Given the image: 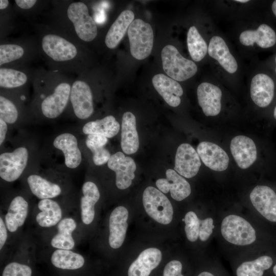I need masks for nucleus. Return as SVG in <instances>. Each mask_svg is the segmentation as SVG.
Instances as JSON below:
<instances>
[{
  "instance_id": "obj_30",
  "label": "nucleus",
  "mask_w": 276,
  "mask_h": 276,
  "mask_svg": "<svg viewBox=\"0 0 276 276\" xmlns=\"http://www.w3.org/2000/svg\"><path fill=\"white\" fill-rule=\"evenodd\" d=\"M77 227V223L71 217H65L57 224V233L51 240V246L55 248L72 250L75 245L73 233Z\"/></svg>"
},
{
  "instance_id": "obj_40",
  "label": "nucleus",
  "mask_w": 276,
  "mask_h": 276,
  "mask_svg": "<svg viewBox=\"0 0 276 276\" xmlns=\"http://www.w3.org/2000/svg\"><path fill=\"white\" fill-rule=\"evenodd\" d=\"M91 152L93 153V160L96 166H101L107 163L111 155L105 146L96 148Z\"/></svg>"
},
{
  "instance_id": "obj_23",
  "label": "nucleus",
  "mask_w": 276,
  "mask_h": 276,
  "mask_svg": "<svg viewBox=\"0 0 276 276\" xmlns=\"http://www.w3.org/2000/svg\"><path fill=\"white\" fill-rule=\"evenodd\" d=\"M29 211V203L22 196L17 195L10 202L5 222L10 233L16 232L25 223Z\"/></svg>"
},
{
  "instance_id": "obj_4",
  "label": "nucleus",
  "mask_w": 276,
  "mask_h": 276,
  "mask_svg": "<svg viewBox=\"0 0 276 276\" xmlns=\"http://www.w3.org/2000/svg\"><path fill=\"white\" fill-rule=\"evenodd\" d=\"M131 55L137 60L146 58L151 53L154 41L151 25L141 19H134L128 31Z\"/></svg>"
},
{
  "instance_id": "obj_41",
  "label": "nucleus",
  "mask_w": 276,
  "mask_h": 276,
  "mask_svg": "<svg viewBox=\"0 0 276 276\" xmlns=\"http://www.w3.org/2000/svg\"><path fill=\"white\" fill-rule=\"evenodd\" d=\"M200 228L199 237L201 241L207 240L213 233L214 225L212 218H207L204 220H200Z\"/></svg>"
},
{
  "instance_id": "obj_26",
  "label": "nucleus",
  "mask_w": 276,
  "mask_h": 276,
  "mask_svg": "<svg viewBox=\"0 0 276 276\" xmlns=\"http://www.w3.org/2000/svg\"><path fill=\"white\" fill-rule=\"evenodd\" d=\"M208 51L210 56L216 60L227 72L233 74L237 71V62L221 37L214 36L212 37Z\"/></svg>"
},
{
  "instance_id": "obj_39",
  "label": "nucleus",
  "mask_w": 276,
  "mask_h": 276,
  "mask_svg": "<svg viewBox=\"0 0 276 276\" xmlns=\"http://www.w3.org/2000/svg\"><path fill=\"white\" fill-rule=\"evenodd\" d=\"M31 268L27 265L12 262L5 267L2 276H32Z\"/></svg>"
},
{
  "instance_id": "obj_51",
  "label": "nucleus",
  "mask_w": 276,
  "mask_h": 276,
  "mask_svg": "<svg viewBox=\"0 0 276 276\" xmlns=\"http://www.w3.org/2000/svg\"><path fill=\"white\" fill-rule=\"evenodd\" d=\"M274 62H275V63L276 64V55H275V58H274ZM274 71H275V72L276 73V66H275V67L274 68Z\"/></svg>"
},
{
  "instance_id": "obj_5",
  "label": "nucleus",
  "mask_w": 276,
  "mask_h": 276,
  "mask_svg": "<svg viewBox=\"0 0 276 276\" xmlns=\"http://www.w3.org/2000/svg\"><path fill=\"white\" fill-rule=\"evenodd\" d=\"M143 203L146 212L156 221L163 224L170 223L173 209L168 198L159 190L149 186L143 194Z\"/></svg>"
},
{
  "instance_id": "obj_46",
  "label": "nucleus",
  "mask_w": 276,
  "mask_h": 276,
  "mask_svg": "<svg viewBox=\"0 0 276 276\" xmlns=\"http://www.w3.org/2000/svg\"><path fill=\"white\" fill-rule=\"evenodd\" d=\"M8 130V124L4 120L0 119V145L2 146L6 137Z\"/></svg>"
},
{
  "instance_id": "obj_24",
  "label": "nucleus",
  "mask_w": 276,
  "mask_h": 276,
  "mask_svg": "<svg viewBox=\"0 0 276 276\" xmlns=\"http://www.w3.org/2000/svg\"><path fill=\"white\" fill-rule=\"evenodd\" d=\"M121 146L127 154L135 153L139 148V139L136 130V119L131 112H125L122 117Z\"/></svg>"
},
{
  "instance_id": "obj_16",
  "label": "nucleus",
  "mask_w": 276,
  "mask_h": 276,
  "mask_svg": "<svg viewBox=\"0 0 276 276\" xmlns=\"http://www.w3.org/2000/svg\"><path fill=\"white\" fill-rule=\"evenodd\" d=\"M197 152L204 164L213 170L222 171L228 167L229 158L227 153L215 143L205 141L200 143Z\"/></svg>"
},
{
  "instance_id": "obj_34",
  "label": "nucleus",
  "mask_w": 276,
  "mask_h": 276,
  "mask_svg": "<svg viewBox=\"0 0 276 276\" xmlns=\"http://www.w3.org/2000/svg\"><path fill=\"white\" fill-rule=\"evenodd\" d=\"M187 45L191 58L197 62L205 57L208 49L205 41L195 26L191 27L188 30Z\"/></svg>"
},
{
  "instance_id": "obj_17",
  "label": "nucleus",
  "mask_w": 276,
  "mask_h": 276,
  "mask_svg": "<svg viewBox=\"0 0 276 276\" xmlns=\"http://www.w3.org/2000/svg\"><path fill=\"white\" fill-rule=\"evenodd\" d=\"M230 149L237 164L241 169L248 168L257 159L255 143L246 136L238 135L234 137L231 142Z\"/></svg>"
},
{
  "instance_id": "obj_36",
  "label": "nucleus",
  "mask_w": 276,
  "mask_h": 276,
  "mask_svg": "<svg viewBox=\"0 0 276 276\" xmlns=\"http://www.w3.org/2000/svg\"><path fill=\"white\" fill-rule=\"evenodd\" d=\"M27 49L19 43H5L0 45V66L14 63L24 59L27 56Z\"/></svg>"
},
{
  "instance_id": "obj_32",
  "label": "nucleus",
  "mask_w": 276,
  "mask_h": 276,
  "mask_svg": "<svg viewBox=\"0 0 276 276\" xmlns=\"http://www.w3.org/2000/svg\"><path fill=\"white\" fill-rule=\"evenodd\" d=\"M52 264L56 267L66 270H75L84 264V257L72 250L57 249L51 257Z\"/></svg>"
},
{
  "instance_id": "obj_47",
  "label": "nucleus",
  "mask_w": 276,
  "mask_h": 276,
  "mask_svg": "<svg viewBox=\"0 0 276 276\" xmlns=\"http://www.w3.org/2000/svg\"><path fill=\"white\" fill-rule=\"evenodd\" d=\"M9 5V1L8 0L0 1V10H4L6 9Z\"/></svg>"
},
{
  "instance_id": "obj_19",
  "label": "nucleus",
  "mask_w": 276,
  "mask_h": 276,
  "mask_svg": "<svg viewBox=\"0 0 276 276\" xmlns=\"http://www.w3.org/2000/svg\"><path fill=\"white\" fill-rule=\"evenodd\" d=\"M128 211L123 206L116 208L110 214L108 242L111 248L117 249L123 244L128 227Z\"/></svg>"
},
{
  "instance_id": "obj_12",
  "label": "nucleus",
  "mask_w": 276,
  "mask_h": 276,
  "mask_svg": "<svg viewBox=\"0 0 276 276\" xmlns=\"http://www.w3.org/2000/svg\"><path fill=\"white\" fill-rule=\"evenodd\" d=\"M200 166V157L192 146L183 143L178 146L174 167L176 172L181 176L190 178L197 174Z\"/></svg>"
},
{
  "instance_id": "obj_27",
  "label": "nucleus",
  "mask_w": 276,
  "mask_h": 276,
  "mask_svg": "<svg viewBox=\"0 0 276 276\" xmlns=\"http://www.w3.org/2000/svg\"><path fill=\"white\" fill-rule=\"evenodd\" d=\"M29 188L33 195L40 200L53 199L60 195L61 187L37 174H31L27 178Z\"/></svg>"
},
{
  "instance_id": "obj_3",
  "label": "nucleus",
  "mask_w": 276,
  "mask_h": 276,
  "mask_svg": "<svg viewBox=\"0 0 276 276\" xmlns=\"http://www.w3.org/2000/svg\"><path fill=\"white\" fill-rule=\"evenodd\" d=\"M163 68L171 78L182 81L192 77L197 71L196 64L183 57L176 47L166 45L161 53Z\"/></svg>"
},
{
  "instance_id": "obj_18",
  "label": "nucleus",
  "mask_w": 276,
  "mask_h": 276,
  "mask_svg": "<svg viewBox=\"0 0 276 276\" xmlns=\"http://www.w3.org/2000/svg\"><path fill=\"white\" fill-rule=\"evenodd\" d=\"M197 95L199 105L206 116H215L219 113L222 91L218 86L203 82L198 86Z\"/></svg>"
},
{
  "instance_id": "obj_21",
  "label": "nucleus",
  "mask_w": 276,
  "mask_h": 276,
  "mask_svg": "<svg viewBox=\"0 0 276 276\" xmlns=\"http://www.w3.org/2000/svg\"><path fill=\"white\" fill-rule=\"evenodd\" d=\"M240 43L245 46L256 43L263 49L271 48L276 44V32L269 25L262 24L255 30H245L239 37Z\"/></svg>"
},
{
  "instance_id": "obj_42",
  "label": "nucleus",
  "mask_w": 276,
  "mask_h": 276,
  "mask_svg": "<svg viewBox=\"0 0 276 276\" xmlns=\"http://www.w3.org/2000/svg\"><path fill=\"white\" fill-rule=\"evenodd\" d=\"M108 142V138L99 134H88L85 140L86 147L90 150L105 146Z\"/></svg>"
},
{
  "instance_id": "obj_33",
  "label": "nucleus",
  "mask_w": 276,
  "mask_h": 276,
  "mask_svg": "<svg viewBox=\"0 0 276 276\" xmlns=\"http://www.w3.org/2000/svg\"><path fill=\"white\" fill-rule=\"evenodd\" d=\"M273 264V258L268 255H263L239 265L236 270V276H263Z\"/></svg>"
},
{
  "instance_id": "obj_10",
  "label": "nucleus",
  "mask_w": 276,
  "mask_h": 276,
  "mask_svg": "<svg viewBox=\"0 0 276 276\" xmlns=\"http://www.w3.org/2000/svg\"><path fill=\"white\" fill-rule=\"evenodd\" d=\"M251 202L256 210L266 220L276 222V192L266 185H258L250 194Z\"/></svg>"
},
{
  "instance_id": "obj_48",
  "label": "nucleus",
  "mask_w": 276,
  "mask_h": 276,
  "mask_svg": "<svg viewBox=\"0 0 276 276\" xmlns=\"http://www.w3.org/2000/svg\"><path fill=\"white\" fill-rule=\"evenodd\" d=\"M271 10L273 15L276 17V0L273 1V2L272 3Z\"/></svg>"
},
{
  "instance_id": "obj_14",
  "label": "nucleus",
  "mask_w": 276,
  "mask_h": 276,
  "mask_svg": "<svg viewBox=\"0 0 276 276\" xmlns=\"http://www.w3.org/2000/svg\"><path fill=\"white\" fill-rule=\"evenodd\" d=\"M274 95L275 83L270 76L260 73L252 78L250 96L257 106L261 108L269 106L273 100Z\"/></svg>"
},
{
  "instance_id": "obj_6",
  "label": "nucleus",
  "mask_w": 276,
  "mask_h": 276,
  "mask_svg": "<svg viewBox=\"0 0 276 276\" xmlns=\"http://www.w3.org/2000/svg\"><path fill=\"white\" fill-rule=\"evenodd\" d=\"M221 232L226 241L235 245H249L256 239V231L251 225L237 215L225 217L221 223Z\"/></svg>"
},
{
  "instance_id": "obj_31",
  "label": "nucleus",
  "mask_w": 276,
  "mask_h": 276,
  "mask_svg": "<svg viewBox=\"0 0 276 276\" xmlns=\"http://www.w3.org/2000/svg\"><path fill=\"white\" fill-rule=\"evenodd\" d=\"M120 125L116 118L111 115L87 122L82 127L85 134H99L106 137L111 138L118 134Z\"/></svg>"
},
{
  "instance_id": "obj_38",
  "label": "nucleus",
  "mask_w": 276,
  "mask_h": 276,
  "mask_svg": "<svg viewBox=\"0 0 276 276\" xmlns=\"http://www.w3.org/2000/svg\"><path fill=\"white\" fill-rule=\"evenodd\" d=\"M200 220L192 211L188 212L185 216V231L187 239L191 242L195 241L199 237Z\"/></svg>"
},
{
  "instance_id": "obj_1",
  "label": "nucleus",
  "mask_w": 276,
  "mask_h": 276,
  "mask_svg": "<svg viewBox=\"0 0 276 276\" xmlns=\"http://www.w3.org/2000/svg\"><path fill=\"white\" fill-rule=\"evenodd\" d=\"M40 42L43 55L59 69L74 70L80 64V45L65 35L48 31L42 35Z\"/></svg>"
},
{
  "instance_id": "obj_7",
  "label": "nucleus",
  "mask_w": 276,
  "mask_h": 276,
  "mask_svg": "<svg viewBox=\"0 0 276 276\" xmlns=\"http://www.w3.org/2000/svg\"><path fill=\"white\" fill-rule=\"evenodd\" d=\"M29 151L24 146L15 148L12 151L0 154V177L3 180L12 182L22 174L29 160Z\"/></svg>"
},
{
  "instance_id": "obj_13",
  "label": "nucleus",
  "mask_w": 276,
  "mask_h": 276,
  "mask_svg": "<svg viewBox=\"0 0 276 276\" xmlns=\"http://www.w3.org/2000/svg\"><path fill=\"white\" fill-rule=\"evenodd\" d=\"M53 146L63 154L67 168L75 169L82 160V155L77 137L70 132H63L57 135L53 142Z\"/></svg>"
},
{
  "instance_id": "obj_8",
  "label": "nucleus",
  "mask_w": 276,
  "mask_h": 276,
  "mask_svg": "<svg viewBox=\"0 0 276 276\" xmlns=\"http://www.w3.org/2000/svg\"><path fill=\"white\" fill-rule=\"evenodd\" d=\"M71 87L69 82L61 81L55 86L52 93L42 98L40 108L44 117L54 119L63 113L70 101Z\"/></svg>"
},
{
  "instance_id": "obj_44",
  "label": "nucleus",
  "mask_w": 276,
  "mask_h": 276,
  "mask_svg": "<svg viewBox=\"0 0 276 276\" xmlns=\"http://www.w3.org/2000/svg\"><path fill=\"white\" fill-rule=\"evenodd\" d=\"M8 229L5 220L2 216L0 217V249L2 250L4 246L8 237Z\"/></svg>"
},
{
  "instance_id": "obj_45",
  "label": "nucleus",
  "mask_w": 276,
  "mask_h": 276,
  "mask_svg": "<svg viewBox=\"0 0 276 276\" xmlns=\"http://www.w3.org/2000/svg\"><path fill=\"white\" fill-rule=\"evenodd\" d=\"M35 0H15L17 6L22 10H30L33 8L37 3Z\"/></svg>"
},
{
  "instance_id": "obj_22",
  "label": "nucleus",
  "mask_w": 276,
  "mask_h": 276,
  "mask_svg": "<svg viewBox=\"0 0 276 276\" xmlns=\"http://www.w3.org/2000/svg\"><path fill=\"white\" fill-rule=\"evenodd\" d=\"M162 252L156 248H149L140 253L129 267L128 276H149L162 260Z\"/></svg>"
},
{
  "instance_id": "obj_49",
  "label": "nucleus",
  "mask_w": 276,
  "mask_h": 276,
  "mask_svg": "<svg viewBox=\"0 0 276 276\" xmlns=\"http://www.w3.org/2000/svg\"><path fill=\"white\" fill-rule=\"evenodd\" d=\"M272 116L274 120L276 121V105L273 109Z\"/></svg>"
},
{
  "instance_id": "obj_50",
  "label": "nucleus",
  "mask_w": 276,
  "mask_h": 276,
  "mask_svg": "<svg viewBox=\"0 0 276 276\" xmlns=\"http://www.w3.org/2000/svg\"><path fill=\"white\" fill-rule=\"evenodd\" d=\"M235 1L236 2L243 3H247V2H249L248 0H236Z\"/></svg>"
},
{
  "instance_id": "obj_35",
  "label": "nucleus",
  "mask_w": 276,
  "mask_h": 276,
  "mask_svg": "<svg viewBox=\"0 0 276 276\" xmlns=\"http://www.w3.org/2000/svg\"><path fill=\"white\" fill-rule=\"evenodd\" d=\"M28 81V75L22 71L2 66L0 68V87L6 89L18 88Z\"/></svg>"
},
{
  "instance_id": "obj_25",
  "label": "nucleus",
  "mask_w": 276,
  "mask_h": 276,
  "mask_svg": "<svg viewBox=\"0 0 276 276\" xmlns=\"http://www.w3.org/2000/svg\"><path fill=\"white\" fill-rule=\"evenodd\" d=\"M82 193L80 200L81 219L84 224L88 225L94 219L95 205L100 199V194L97 185L90 181L83 184Z\"/></svg>"
},
{
  "instance_id": "obj_37",
  "label": "nucleus",
  "mask_w": 276,
  "mask_h": 276,
  "mask_svg": "<svg viewBox=\"0 0 276 276\" xmlns=\"http://www.w3.org/2000/svg\"><path fill=\"white\" fill-rule=\"evenodd\" d=\"M19 111L14 102L8 97L0 96V119L8 124L15 123L19 118Z\"/></svg>"
},
{
  "instance_id": "obj_9",
  "label": "nucleus",
  "mask_w": 276,
  "mask_h": 276,
  "mask_svg": "<svg viewBox=\"0 0 276 276\" xmlns=\"http://www.w3.org/2000/svg\"><path fill=\"white\" fill-rule=\"evenodd\" d=\"M70 101L75 116L80 120L88 119L94 112L92 90L83 80H76L72 84Z\"/></svg>"
},
{
  "instance_id": "obj_15",
  "label": "nucleus",
  "mask_w": 276,
  "mask_h": 276,
  "mask_svg": "<svg viewBox=\"0 0 276 276\" xmlns=\"http://www.w3.org/2000/svg\"><path fill=\"white\" fill-rule=\"evenodd\" d=\"M166 178L156 180V186L162 193L170 192L173 199L181 201L191 194V189L189 183L174 170L168 169L166 172Z\"/></svg>"
},
{
  "instance_id": "obj_29",
  "label": "nucleus",
  "mask_w": 276,
  "mask_h": 276,
  "mask_svg": "<svg viewBox=\"0 0 276 276\" xmlns=\"http://www.w3.org/2000/svg\"><path fill=\"white\" fill-rule=\"evenodd\" d=\"M37 208L39 211L36 216V221L42 227H53L58 224L62 219L61 208L56 201L52 199L40 200Z\"/></svg>"
},
{
  "instance_id": "obj_20",
  "label": "nucleus",
  "mask_w": 276,
  "mask_h": 276,
  "mask_svg": "<svg viewBox=\"0 0 276 276\" xmlns=\"http://www.w3.org/2000/svg\"><path fill=\"white\" fill-rule=\"evenodd\" d=\"M152 82L155 89L169 105L175 107L180 104L183 89L177 81L163 74H158L153 77Z\"/></svg>"
},
{
  "instance_id": "obj_43",
  "label": "nucleus",
  "mask_w": 276,
  "mask_h": 276,
  "mask_svg": "<svg viewBox=\"0 0 276 276\" xmlns=\"http://www.w3.org/2000/svg\"><path fill=\"white\" fill-rule=\"evenodd\" d=\"M182 270V263L178 260H172L165 266L163 276H184Z\"/></svg>"
},
{
  "instance_id": "obj_11",
  "label": "nucleus",
  "mask_w": 276,
  "mask_h": 276,
  "mask_svg": "<svg viewBox=\"0 0 276 276\" xmlns=\"http://www.w3.org/2000/svg\"><path fill=\"white\" fill-rule=\"evenodd\" d=\"M108 167L116 173V185L121 190L128 188L135 177L136 164L130 157L121 152L111 155L107 162Z\"/></svg>"
},
{
  "instance_id": "obj_28",
  "label": "nucleus",
  "mask_w": 276,
  "mask_h": 276,
  "mask_svg": "<svg viewBox=\"0 0 276 276\" xmlns=\"http://www.w3.org/2000/svg\"><path fill=\"white\" fill-rule=\"evenodd\" d=\"M134 18V14L131 10H125L120 13L106 35L105 43L108 48L113 49L117 47Z\"/></svg>"
},
{
  "instance_id": "obj_2",
  "label": "nucleus",
  "mask_w": 276,
  "mask_h": 276,
  "mask_svg": "<svg viewBox=\"0 0 276 276\" xmlns=\"http://www.w3.org/2000/svg\"><path fill=\"white\" fill-rule=\"evenodd\" d=\"M66 15L72 24L77 39L88 42L97 36L96 21L90 15L87 5L82 2L70 3L66 10Z\"/></svg>"
}]
</instances>
